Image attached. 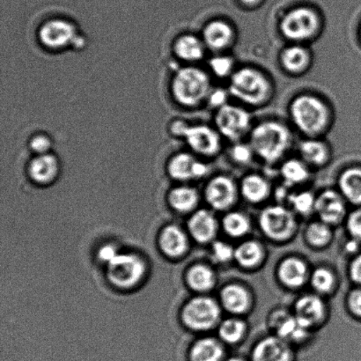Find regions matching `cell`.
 Instances as JSON below:
<instances>
[{
	"instance_id": "6da1fadb",
	"label": "cell",
	"mask_w": 361,
	"mask_h": 361,
	"mask_svg": "<svg viewBox=\"0 0 361 361\" xmlns=\"http://www.w3.org/2000/svg\"><path fill=\"white\" fill-rule=\"evenodd\" d=\"M292 133L285 125L278 121L258 123L250 133V145L255 155L267 164L281 161L291 147Z\"/></svg>"
},
{
	"instance_id": "7a4b0ae2",
	"label": "cell",
	"mask_w": 361,
	"mask_h": 361,
	"mask_svg": "<svg viewBox=\"0 0 361 361\" xmlns=\"http://www.w3.org/2000/svg\"><path fill=\"white\" fill-rule=\"evenodd\" d=\"M289 112L293 125L309 137H317L330 125V109L314 95L304 94L295 97L290 104Z\"/></svg>"
},
{
	"instance_id": "3957f363",
	"label": "cell",
	"mask_w": 361,
	"mask_h": 361,
	"mask_svg": "<svg viewBox=\"0 0 361 361\" xmlns=\"http://www.w3.org/2000/svg\"><path fill=\"white\" fill-rule=\"evenodd\" d=\"M228 91L230 95L243 104L259 107L271 98L272 88L267 77L259 70L243 67L230 77Z\"/></svg>"
},
{
	"instance_id": "277c9868",
	"label": "cell",
	"mask_w": 361,
	"mask_h": 361,
	"mask_svg": "<svg viewBox=\"0 0 361 361\" xmlns=\"http://www.w3.org/2000/svg\"><path fill=\"white\" fill-rule=\"evenodd\" d=\"M212 90L208 74L196 67H185L178 71L173 80V94L185 107H197L207 100Z\"/></svg>"
},
{
	"instance_id": "5b68a950",
	"label": "cell",
	"mask_w": 361,
	"mask_h": 361,
	"mask_svg": "<svg viewBox=\"0 0 361 361\" xmlns=\"http://www.w3.org/2000/svg\"><path fill=\"white\" fill-rule=\"evenodd\" d=\"M320 25L319 16L314 10L300 6L290 11L282 18L279 30L288 41L300 44L316 37Z\"/></svg>"
},
{
	"instance_id": "8992f818",
	"label": "cell",
	"mask_w": 361,
	"mask_h": 361,
	"mask_svg": "<svg viewBox=\"0 0 361 361\" xmlns=\"http://www.w3.org/2000/svg\"><path fill=\"white\" fill-rule=\"evenodd\" d=\"M215 126L221 137L235 143L252 130L250 113L245 109L230 104L218 109Z\"/></svg>"
},
{
	"instance_id": "52a82bcc",
	"label": "cell",
	"mask_w": 361,
	"mask_h": 361,
	"mask_svg": "<svg viewBox=\"0 0 361 361\" xmlns=\"http://www.w3.org/2000/svg\"><path fill=\"white\" fill-rule=\"evenodd\" d=\"M176 133L187 141L195 153L203 157H214L221 148V136L217 130L207 126H187L184 123H176Z\"/></svg>"
},
{
	"instance_id": "ba28073f",
	"label": "cell",
	"mask_w": 361,
	"mask_h": 361,
	"mask_svg": "<svg viewBox=\"0 0 361 361\" xmlns=\"http://www.w3.org/2000/svg\"><path fill=\"white\" fill-rule=\"evenodd\" d=\"M145 264L134 255H116L109 262L108 275L112 283L120 288H130L142 278Z\"/></svg>"
},
{
	"instance_id": "9c48e42d",
	"label": "cell",
	"mask_w": 361,
	"mask_h": 361,
	"mask_svg": "<svg viewBox=\"0 0 361 361\" xmlns=\"http://www.w3.org/2000/svg\"><path fill=\"white\" fill-rule=\"evenodd\" d=\"M219 314L217 304L209 298L191 300L183 310V321L194 330H207L217 321Z\"/></svg>"
},
{
	"instance_id": "30bf717a",
	"label": "cell",
	"mask_w": 361,
	"mask_h": 361,
	"mask_svg": "<svg viewBox=\"0 0 361 361\" xmlns=\"http://www.w3.org/2000/svg\"><path fill=\"white\" fill-rule=\"evenodd\" d=\"M262 229L272 239L283 240L291 235L295 219L291 212L281 207H272L263 212L260 218Z\"/></svg>"
},
{
	"instance_id": "8fae6325",
	"label": "cell",
	"mask_w": 361,
	"mask_h": 361,
	"mask_svg": "<svg viewBox=\"0 0 361 361\" xmlns=\"http://www.w3.org/2000/svg\"><path fill=\"white\" fill-rule=\"evenodd\" d=\"M76 37V28L65 20H51L42 25L39 39L51 49H61L72 44Z\"/></svg>"
},
{
	"instance_id": "7c38bea8",
	"label": "cell",
	"mask_w": 361,
	"mask_h": 361,
	"mask_svg": "<svg viewBox=\"0 0 361 361\" xmlns=\"http://www.w3.org/2000/svg\"><path fill=\"white\" fill-rule=\"evenodd\" d=\"M233 39L235 31L231 25L224 20H212L204 28L203 41L211 51H224L233 44Z\"/></svg>"
},
{
	"instance_id": "4fadbf2b",
	"label": "cell",
	"mask_w": 361,
	"mask_h": 361,
	"mask_svg": "<svg viewBox=\"0 0 361 361\" xmlns=\"http://www.w3.org/2000/svg\"><path fill=\"white\" fill-rule=\"evenodd\" d=\"M207 164L197 161L190 154H179L172 158L169 165V172L173 178L189 180L202 178L207 174Z\"/></svg>"
},
{
	"instance_id": "5bb4252c",
	"label": "cell",
	"mask_w": 361,
	"mask_h": 361,
	"mask_svg": "<svg viewBox=\"0 0 361 361\" xmlns=\"http://www.w3.org/2000/svg\"><path fill=\"white\" fill-rule=\"evenodd\" d=\"M205 194L212 207L222 210L228 207L235 200V183L226 176H217L209 183Z\"/></svg>"
},
{
	"instance_id": "9a60e30c",
	"label": "cell",
	"mask_w": 361,
	"mask_h": 361,
	"mask_svg": "<svg viewBox=\"0 0 361 361\" xmlns=\"http://www.w3.org/2000/svg\"><path fill=\"white\" fill-rule=\"evenodd\" d=\"M279 59L283 69L296 75L305 73L310 68L312 56L309 49L295 44L283 49Z\"/></svg>"
},
{
	"instance_id": "2e32d148",
	"label": "cell",
	"mask_w": 361,
	"mask_h": 361,
	"mask_svg": "<svg viewBox=\"0 0 361 361\" xmlns=\"http://www.w3.org/2000/svg\"><path fill=\"white\" fill-rule=\"evenodd\" d=\"M291 352L281 338H268L258 343L252 353V361H290Z\"/></svg>"
},
{
	"instance_id": "e0dca14e",
	"label": "cell",
	"mask_w": 361,
	"mask_h": 361,
	"mask_svg": "<svg viewBox=\"0 0 361 361\" xmlns=\"http://www.w3.org/2000/svg\"><path fill=\"white\" fill-rule=\"evenodd\" d=\"M316 208L324 222L337 223L345 214L344 202L334 190L324 191L316 201Z\"/></svg>"
},
{
	"instance_id": "ac0fdd59",
	"label": "cell",
	"mask_w": 361,
	"mask_h": 361,
	"mask_svg": "<svg viewBox=\"0 0 361 361\" xmlns=\"http://www.w3.org/2000/svg\"><path fill=\"white\" fill-rule=\"evenodd\" d=\"M299 152L302 160L314 167L324 166L331 157V150L327 144L317 140V137H310L300 142Z\"/></svg>"
},
{
	"instance_id": "d6986e66",
	"label": "cell",
	"mask_w": 361,
	"mask_h": 361,
	"mask_svg": "<svg viewBox=\"0 0 361 361\" xmlns=\"http://www.w3.org/2000/svg\"><path fill=\"white\" fill-rule=\"evenodd\" d=\"M59 161L54 155H38L31 161L30 175L35 182L41 184L51 183L59 174Z\"/></svg>"
},
{
	"instance_id": "ffe728a7",
	"label": "cell",
	"mask_w": 361,
	"mask_h": 361,
	"mask_svg": "<svg viewBox=\"0 0 361 361\" xmlns=\"http://www.w3.org/2000/svg\"><path fill=\"white\" fill-rule=\"evenodd\" d=\"M204 42L193 35H184L176 41L174 51L180 59L186 62H197L204 58Z\"/></svg>"
},
{
	"instance_id": "44dd1931",
	"label": "cell",
	"mask_w": 361,
	"mask_h": 361,
	"mask_svg": "<svg viewBox=\"0 0 361 361\" xmlns=\"http://www.w3.org/2000/svg\"><path fill=\"white\" fill-rule=\"evenodd\" d=\"M296 318L306 328L316 324L324 314V304L317 296H305L296 304Z\"/></svg>"
},
{
	"instance_id": "7402d4cb",
	"label": "cell",
	"mask_w": 361,
	"mask_h": 361,
	"mask_svg": "<svg viewBox=\"0 0 361 361\" xmlns=\"http://www.w3.org/2000/svg\"><path fill=\"white\" fill-rule=\"evenodd\" d=\"M189 228L195 239L200 243H207L215 235V219L210 212L202 210L191 218Z\"/></svg>"
},
{
	"instance_id": "603a6c76",
	"label": "cell",
	"mask_w": 361,
	"mask_h": 361,
	"mask_svg": "<svg viewBox=\"0 0 361 361\" xmlns=\"http://www.w3.org/2000/svg\"><path fill=\"white\" fill-rule=\"evenodd\" d=\"M185 235L178 226H171L161 233V246L164 252L171 257H179L187 249Z\"/></svg>"
},
{
	"instance_id": "cb8c5ba5",
	"label": "cell",
	"mask_w": 361,
	"mask_h": 361,
	"mask_svg": "<svg viewBox=\"0 0 361 361\" xmlns=\"http://www.w3.org/2000/svg\"><path fill=\"white\" fill-rule=\"evenodd\" d=\"M339 187L350 201L361 204V168H351L343 172Z\"/></svg>"
},
{
	"instance_id": "d4e9b609",
	"label": "cell",
	"mask_w": 361,
	"mask_h": 361,
	"mask_svg": "<svg viewBox=\"0 0 361 361\" xmlns=\"http://www.w3.org/2000/svg\"><path fill=\"white\" fill-rule=\"evenodd\" d=\"M223 349L217 341L204 338L197 341L190 352V361H221Z\"/></svg>"
},
{
	"instance_id": "484cf974",
	"label": "cell",
	"mask_w": 361,
	"mask_h": 361,
	"mask_svg": "<svg viewBox=\"0 0 361 361\" xmlns=\"http://www.w3.org/2000/svg\"><path fill=\"white\" fill-rule=\"evenodd\" d=\"M307 269L302 261L295 258L283 262L279 268V277L285 284L290 286H299L302 284L306 277Z\"/></svg>"
},
{
	"instance_id": "4316f807",
	"label": "cell",
	"mask_w": 361,
	"mask_h": 361,
	"mask_svg": "<svg viewBox=\"0 0 361 361\" xmlns=\"http://www.w3.org/2000/svg\"><path fill=\"white\" fill-rule=\"evenodd\" d=\"M221 300L226 309L233 313L243 312L249 302L245 290L237 285H230L223 289Z\"/></svg>"
},
{
	"instance_id": "83f0119b",
	"label": "cell",
	"mask_w": 361,
	"mask_h": 361,
	"mask_svg": "<svg viewBox=\"0 0 361 361\" xmlns=\"http://www.w3.org/2000/svg\"><path fill=\"white\" fill-rule=\"evenodd\" d=\"M277 318L275 324L279 338L285 341H297L305 338L307 328L300 324L296 317L282 316Z\"/></svg>"
},
{
	"instance_id": "f1b7e54d",
	"label": "cell",
	"mask_w": 361,
	"mask_h": 361,
	"mask_svg": "<svg viewBox=\"0 0 361 361\" xmlns=\"http://www.w3.org/2000/svg\"><path fill=\"white\" fill-rule=\"evenodd\" d=\"M242 192L247 200L259 202L267 196L269 184L267 180L257 175H250L243 179Z\"/></svg>"
},
{
	"instance_id": "f546056e",
	"label": "cell",
	"mask_w": 361,
	"mask_h": 361,
	"mask_svg": "<svg viewBox=\"0 0 361 361\" xmlns=\"http://www.w3.org/2000/svg\"><path fill=\"white\" fill-rule=\"evenodd\" d=\"M281 173L283 179L289 185L302 183L310 176L307 165L298 159H290L285 161L281 166Z\"/></svg>"
},
{
	"instance_id": "4dcf8cb0",
	"label": "cell",
	"mask_w": 361,
	"mask_h": 361,
	"mask_svg": "<svg viewBox=\"0 0 361 361\" xmlns=\"http://www.w3.org/2000/svg\"><path fill=\"white\" fill-rule=\"evenodd\" d=\"M171 203L176 210L188 212L195 207L197 202L196 190L188 187L176 188L169 197Z\"/></svg>"
},
{
	"instance_id": "1f68e13d",
	"label": "cell",
	"mask_w": 361,
	"mask_h": 361,
	"mask_svg": "<svg viewBox=\"0 0 361 361\" xmlns=\"http://www.w3.org/2000/svg\"><path fill=\"white\" fill-rule=\"evenodd\" d=\"M188 282L197 291H207L214 285V274L204 265H197L189 271Z\"/></svg>"
},
{
	"instance_id": "d6a6232c",
	"label": "cell",
	"mask_w": 361,
	"mask_h": 361,
	"mask_svg": "<svg viewBox=\"0 0 361 361\" xmlns=\"http://www.w3.org/2000/svg\"><path fill=\"white\" fill-rule=\"evenodd\" d=\"M262 256L261 249L254 242L244 243L237 247L235 257L240 264L244 267H254L258 263Z\"/></svg>"
},
{
	"instance_id": "836d02e7",
	"label": "cell",
	"mask_w": 361,
	"mask_h": 361,
	"mask_svg": "<svg viewBox=\"0 0 361 361\" xmlns=\"http://www.w3.org/2000/svg\"><path fill=\"white\" fill-rule=\"evenodd\" d=\"M223 225L226 231L233 236L243 235L250 228L247 219L243 214L237 212L226 215L223 221Z\"/></svg>"
},
{
	"instance_id": "e575fe53",
	"label": "cell",
	"mask_w": 361,
	"mask_h": 361,
	"mask_svg": "<svg viewBox=\"0 0 361 361\" xmlns=\"http://www.w3.org/2000/svg\"><path fill=\"white\" fill-rule=\"evenodd\" d=\"M209 66L212 73L215 76L225 79V78L231 77L233 73H235L233 70V60L228 56L219 55L215 56L209 61Z\"/></svg>"
},
{
	"instance_id": "d590c367",
	"label": "cell",
	"mask_w": 361,
	"mask_h": 361,
	"mask_svg": "<svg viewBox=\"0 0 361 361\" xmlns=\"http://www.w3.org/2000/svg\"><path fill=\"white\" fill-rule=\"evenodd\" d=\"M244 324L236 319L226 320L219 328V335L223 341L228 343H235L240 341L244 332Z\"/></svg>"
},
{
	"instance_id": "8d00e7d4",
	"label": "cell",
	"mask_w": 361,
	"mask_h": 361,
	"mask_svg": "<svg viewBox=\"0 0 361 361\" xmlns=\"http://www.w3.org/2000/svg\"><path fill=\"white\" fill-rule=\"evenodd\" d=\"M307 239L314 246H323L331 239V231L323 223H314L307 232Z\"/></svg>"
},
{
	"instance_id": "74e56055",
	"label": "cell",
	"mask_w": 361,
	"mask_h": 361,
	"mask_svg": "<svg viewBox=\"0 0 361 361\" xmlns=\"http://www.w3.org/2000/svg\"><path fill=\"white\" fill-rule=\"evenodd\" d=\"M290 202L297 212L300 214H309L314 207H316V201L313 195L310 192H302L293 195L289 197Z\"/></svg>"
},
{
	"instance_id": "f35d334b",
	"label": "cell",
	"mask_w": 361,
	"mask_h": 361,
	"mask_svg": "<svg viewBox=\"0 0 361 361\" xmlns=\"http://www.w3.org/2000/svg\"><path fill=\"white\" fill-rule=\"evenodd\" d=\"M230 157L239 164H247L252 160L255 153L250 144L235 143L230 151Z\"/></svg>"
},
{
	"instance_id": "ab89813d",
	"label": "cell",
	"mask_w": 361,
	"mask_h": 361,
	"mask_svg": "<svg viewBox=\"0 0 361 361\" xmlns=\"http://www.w3.org/2000/svg\"><path fill=\"white\" fill-rule=\"evenodd\" d=\"M314 288L320 292H327L334 285V276L326 269H318L312 276Z\"/></svg>"
},
{
	"instance_id": "60d3db41",
	"label": "cell",
	"mask_w": 361,
	"mask_h": 361,
	"mask_svg": "<svg viewBox=\"0 0 361 361\" xmlns=\"http://www.w3.org/2000/svg\"><path fill=\"white\" fill-rule=\"evenodd\" d=\"M229 91L222 90V88H217V90H212L210 94L208 95L207 102L209 105L212 108L221 109L223 106L228 104Z\"/></svg>"
},
{
	"instance_id": "b9f144b4",
	"label": "cell",
	"mask_w": 361,
	"mask_h": 361,
	"mask_svg": "<svg viewBox=\"0 0 361 361\" xmlns=\"http://www.w3.org/2000/svg\"><path fill=\"white\" fill-rule=\"evenodd\" d=\"M51 140L44 135H37L31 140L30 147L32 150L38 155L48 154L49 148H51Z\"/></svg>"
},
{
	"instance_id": "7bdbcfd3",
	"label": "cell",
	"mask_w": 361,
	"mask_h": 361,
	"mask_svg": "<svg viewBox=\"0 0 361 361\" xmlns=\"http://www.w3.org/2000/svg\"><path fill=\"white\" fill-rule=\"evenodd\" d=\"M216 259L221 262H226L233 256V251L231 247L224 243L217 242L212 247Z\"/></svg>"
},
{
	"instance_id": "ee69618b",
	"label": "cell",
	"mask_w": 361,
	"mask_h": 361,
	"mask_svg": "<svg viewBox=\"0 0 361 361\" xmlns=\"http://www.w3.org/2000/svg\"><path fill=\"white\" fill-rule=\"evenodd\" d=\"M348 229L355 238L361 240V210L353 212L350 216Z\"/></svg>"
},
{
	"instance_id": "f6af8a7d",
	"label": "cell",
	"mask_w": 361,
	"mask_h": 361,
	"mask_svg": "<svg viewBox=\"0 0 361 361\" xmlns=\"http://www.w3.org/2000/svg\"><path fill=\"white\" fill-rule=\"evenodd\" d=\"M349 305L353 313L361 317V290L352 293L349 298Z\"/></svg>"
},
{
	"instance_id": "bcb514c9",
	"label": "cell",
	"mask_w": 361,
	"mask_h": 361,
	"mask_svg": "<svg viewBox=\"0 0 361 361\" xmlns=\"http://www.w3.org/2000/svg\"><path fill=\"white\" fill-rule=\"evenodd\" d=\"M351 275L353 281L361 284V256L356 258L352 264Z\"/></svg>"
},
{
	"instance_id": "7dc6e473",
	"label": "cell",
	"mask_w": 361,
	"mask_h": 361,
	"mask_svg": "<svg viewBox=\"0 0 361 361\" xmlns=\"http://www.w3.org/2000/svg\"><path fill=\"white\" fill-rule=\"evenodd\" d=\"M116 250L112 246H106L102 247L100 251V257L102 260L107 261L108 263L109 261H111L113 258L116 256Z\"/></svg>"
},
{
	"instance_id": "c3c4849f",
	"label": "cell",
	"mask_w": 361,
	"mask_h": 361,
	"mask_svg": "<svg viewBox=\"0 0 361 361\" xmlns=\"http://www.w3.org/2000/svg\"><path fill=\"white\" fill-rule=\"evenodd\" d=\"M240 2L247 6H255L261 2V0H240Z\"/></svg>"
},
{
	"instance_id": "681fc988",
	"label": "cell",
	"mask_w": 361,
	"mask_h": 361,
	"mask_svg": "<svg viewBox=\"0 0 361 361\" xmlns=\"http://www.w3.org/2000/svg\"><path fill=\"white\" fill-rule=\"evenodd\" d=\"M348 249L351 251H355L357 249L356 243L355 242L350 243L348 246Z\"/></svg>"
},
{
	"instance_id": "f907efd6",
	"label": "cell",
	"mask_w": 361,
	"mask_h": 361,
	"mask_svg": "<svg viewBox=\"0 0 361 361\" xmlns=\"http://www.w3.org/2000/svg\"><path fill=\"white\" fill-rule=\"evenodd\" d=\"M226 361H243V360L242 359H239V358H230Z\"/></svg>"
},
{
	"instance_id": "816d5d0a",
	"label": "cell",
	"mask_w": 361,
	"mask_h": 361,
	"mask_svg": "<svg viewBox=\"0 0 361 361\" xmlns=\"http://www.w3.org/2000/svg\"><path fill=\"white\" fill-rule=\"evenodd\" d=\"M360 40H361V25H360Z\"/></svg>"
}]
</instances>
